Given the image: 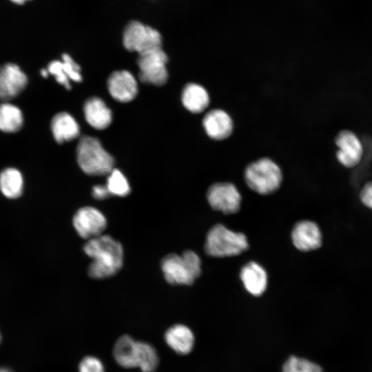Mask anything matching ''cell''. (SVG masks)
I'll list each match as a JSON object with an SVG mask.
<instances>
[{"label": "cell", "mask_w": 372, "mask_h": 372, "mask_svg": "<svg viewBox=\"0 0 372 372\" xmlns=\"http://www.w3.org/2000/svg\"><path fill=\"white\" fill-rule=\"evenodd\" d=\"M83 249L92 259L88 268V273L92 278H104L111 276L122 267L123 247L110 236L101 235L88 240Z\"/></svg>", "instance_id": "cell-1"}, {"label": "cell", "mask_w": 372, "mask_h": 372, "mask_svg": "<svg viewBox=\"0 0 372 372\" xmlns=\"http://www.w3.org/2000/svg\"><path fill=\"white\" fill-rule=\"evenodd\" d=\"M76 157L80 168L87 174L108 175L114 169L113 157L94 137H81L76 147Z\"/></svg>", "instance_id": "cell-2"}, {"label": "cell", "mask_w": 372, "mask_h": 372, "mask_svg": "<svg viewBox=\"0 0 372 372\" xmlns=\"http://www.w3.org/2000/svg\"><path fill=\"white\" fill-rule=\"evenodd\" d=\"M165 280L172 285H190L201 273V260L193 251L181 255L171 254L161 262Z\"/></svg>", "instance_id": "cell-3"}, {"label": "cell", "mask_w": 372, "mask_h": 372, "mask_svg": "<svg viewBox=\"0 0 372 372\" xmlns=\"http://www.w3.org/2000/svg\"><path fill=\"white\" fill-rule=\"evenodd\" d=\"M247 239L242 233L234 232L222 224H216L207 232L205 251L214 257L236 256L246 251Z\"/></svg>", "instance_id": "cell-4"}, {"label": "cell", "mask_w": 372, "mask_h": 372, "mask_svg": "<svg viewBox=\"0 0 372 372\" xmlns=\"http://www.w3.org/2000/svg\"><path fill=\"white\" fill-rule=\"evenodd\" d=\"M247 185L260 194L276 192L282 180L279 166L268 158H260L249 164L245 172Z\"/></svg>", "instance_id": "cell-5"}, {"label": "cell", "mask_w": 372, "mask_h": 372, "mask_svg": "<svg viewBox=\"0 0 372 372\" xmlns=\"http://www.w3.org/2000/svg\"><path fill=\"white\" fill-rule=\"evenodd\" d=\"M162 36L159 31L138 20L129 21L123 32V43L125 49L138 54L162 47Z\"/></svg>", "instance_id": "cell-6"}, {"label": "cell", "mask_w": 372, "mask_h": 372, "mask_svg": "<svg viewBox=\"0 0 372 372\" xmlns=\"http://www.w3.org/2000/svg\"><path fill=\"white\" fill-rule=\"evenodd\" d=\"M167 61V55L162 47L139 54L137 59L139 79L145 83L158 86L164 85L168 79Z\"/></svg>", "instance_id": "cell-7"}, {"label": "cell", "mask_w": 372, "mask_h": 372, "mask_svg": "<svg viewBox=\"0 0 372 372\" xmlns=\"http://www.w3.org/2000/svg\"><path fill=\"white\" fill-rule=\"evenodd\" d=\"M207 198L211 208L226 214L236 213L240 208V194L230 183L211 185L207 190Z\"/></svg>", "instance_id": "cell-8"}, {"label": "cell", "mask_w": 372, "mask_h": 372, "mask_svg": "<svg viewBox=\"0 0 372 372\" xmlns=\"http://www.w3.org/2000/svg\"><path fill=\"white\" fill-rule=\"evenodd\" d=\"M73 225L78 234L85 239L102 235L107 225L104 215L92 207L79 209L73 218Z\"/></svg>", "instance_id": "cell-9"}, {"label": "cell", "mask_w": 372, "mask_h": 372, "mask_svg": "<svg viewBox=\"0 0 372 372\" xmlns=\"http://www.w3.org/2000/svg\"><path fill=\"white\" fill-rule=\"evenodd\" d=\"M28 77L15 63L1 67L0 74V99L4 101L17 96L26 87Z\"/></svg>", "instance_id": "cell-10"}, {"label": "cell", "mask_w": 372, "mask_h": 372, "mask_svg": "<svg viewBox=\"0 0 372 372\" xmlns=\"http://www.w3.org/2000/svg\"><path fill=\"white\" fill-rule=\"evenodd\" d=\"M335 142L338 147L336 157L342 165L352 167L359 163L363 149L360 139L353 132L349 130L340 132Z\"/></svg>", "instance_id": "cell-11"}, {"label": "cell", "mask_w": 372, "mask_h": 372, "mask_svg": "<svg viewBox=\"0 0 372 372\" xmlns=\"http://www.w3.org/2000/svg\"><path fill=\"white\" fill-rule=\"evenodd\" d=\"M107 88L112 97L122 103L131 101L138 92L137 82L127 70L112 72L107 79Z\"/></svg>", "instance_id": "cell-12"}, {"label": "cell", "mask_w": 372, "mask_h": 372, "mask_svg": "<svg viewBox=\"0 0 372 372\" xmlns=\"http://www.w3.org/2000/svg\"><path fill=\"white\" fill-rule=\"evenodd\" d=\"M291 239L293 245L303 251L316 249L322 244V235L318 226L309 220H302L294 225Z\"/></svg>", "instance_id": "cell-13"}, {"label": "cell", "mask_w": 372, "mask_h": 372, "mask_svg": "<svg viewBox=\"0 0 372 372\" xmlns=\"http://www.w3.org/2000/svg\"><path fill=\"white\" fill-rule=\"evenodd\" d=\"M203 126L208 136L217 141L228 138L234 127L230 116L220 109L208 112L203 117Z\"/></svg>", "instance_id": "cell-14"}, {"label": "cell", "mask_w": 372, "mask_h": 372, "mask_svg": "<svg viewBox=\"0 0 372 372\" xmlns=\"http://www.w3.org/2000/svg\"><path fill=\"white\" fill-rule=\"evenodd\" d=\"M240 280L245 289L251 295H262L267 286V275L264 268L256 262L244 265L240 272Z\"/></svg>", "instance_id": "cell-15"}, {"label": "cell", "mask_w": 372, "mask_h": 372, "mask_svg": "<svg viewBox=\"0 0 372 372\" xmlns=\"http://www.w3.org/2000/svg\"><path fill=\"white\" fill-rule=\"evenodd\" d=\"M87 122L96 130L107 127L112 120V114L104 101L96 96L88 99L83 106Z\"/></svg>", "instance_id": "cell-16"}, {"label": "cell", "mask_w": 372, "mask_h": 372, "mask_svg": "<svg viewBox=\"0 0 372 372\" xmlns=\"http://www.w3.org/2000/svg\"><path fill=\"white\" fill-rule=\"evenodd\" d=\"M51 130L58 143L70 141L77 138L80 132L77 122L67 112L58 113L52 118Z\"/></svg>", "instance_id": "cell-17"}, {"label": "cell", "mask_w": 372, "mask_h": 372, "mask_svg": "<svg viewBox=\"0 0 372 372\" xmlns=\"http://www.w3.org/2000/svg\"><path fill=\"white\" fill-rule=\"evenodd\" d=\"M167 345L178 354L189 353L194 346L192 331L186 326L176 324L167 329L165 334Z\"/></svg>", "instance_id": "cell-18"}, {"label": "cell", "mask_w": 372, "mask_h": 372, "mask_svg": "<svg viewBox=\"0 0 372 372\" xmlns=\"http://www.w3.org/2000/svg\"><path fill=\"white\" fill-rule=\"evenodd\" d=\"M181 101L183 106L192 113H200L209 105V96L200 85L189 83L183 90Z\"/></svg>", "instance_id": "cell-19"}, {"label": "cell", "mask_w": 372, "mask_h": 372, "mask_svg": "<svg viewBox=\"0 0 372 372\" xmlns=\"http://www.w3.org/2000/svg\"><path fill=\"white\" fill-rule=\"evenodd\" d=\"M138 341L123 335L115 342L113 355L118 364L125 368L136 367Z\"/></svg>", "instance_id": "cell-20"}, {"label": "cell", "mask_w": 372, "mask_h": 372, "mask_svg": "<svg viewBox=\"0 0 372 372\" xmlns=\"http://www.w3.org/2000/svg\"><path fill=\"white\" fill-rule=\"evenodd\" d=\"M23 178L16 168L8 167L0 173V191L8 198L19 197L23 192Z\"/></svg>", "instance_id": "cell-21"}, {"label": "cell", "mask_w": 372, "mask_h": 372, "mask_svg": "<svg viewBox=\"0 0 372 372\" xmlns=\"http://www.w3.org/2000/svg\"><path fill=\"white\" fill-rule=\"evenodd\" d=\"M23 124L21 110L8 102L0 104V130L6 133L18 132Z\"/></svg>", "instance_id": "cell-22"}, {"label": "cell", "mask_w": 372, "mask_h": 372, "mask_svg": "<svg viewBox=\"0 0 372 372\" xmlns=\"http://www.w3.org/2000/svg\"><path fill=\"white\" fill-rule=\"evenodd\" d=\"M158 364L156 349L147 342L138 341L136 367L143 372H153Z\"/></svg>", "instance_id": "cell-23"}, {"label": "cell", "mask_w": 372, "mask_h": 372, "mask_svg": "<svg viewBox=\"0 0 372 372\" xmlns=\"http://www.w3.org/2000/svg\"><path fill=\"white\" fill-rule=\"evenodd\" d=\"M106 187L111 195L125 196L130 192V187L127 178L117 169H114L108 174Z\"/></svg>", "instance_id": "cell-24"}, {"label": "cell", "mask_w": 372, "mask_h": 372, "mask_svg": "<svg viewBox=\"0 0 372 372\" xmlns=\"http://www.w3.org/2000/svg\"><path fill=\"white\" fill-rule=\"evenodd\" d=\"M282 372H323L318 364L307 359L291 356L283 365Z\"/></svg>", "instance_id": "cell-25"}, {"label": "cell", "mask_w": 372, "mask_h": 372, "mask_svg": "<svg viewBox=\"0 0 372 372\" xmlns=\"http://www.w3.org/2000/svg\"><path fill=\"white\" fill-rule=\"evenodd\" d=\"M47 70L49 74L54 76L59 83L63 85L67 90L71 89L70 80L64 71L62 61H52L48 64Z\"/></svg>", "instance_id": "cell-26"}, {"label": "cell", "mask_w": 372, "mask_h": 372, "mask_svg": "<svg viewBox=\"0 0 372 372\" xmlns=\"http://www.w3.org/2000/svg\"><path fill=\"white\" fill-rule=\"evenodd\" d=\"M62 63L65 72L70 80L75 82H81L82 76L80 66L68 54L62 55Z\"/></svg>", "instance_id": "cell-27"}, {"label": "cell", "mask_w": 372, "mask_h": 372, "mask_svg": "<svg viewBox=\"0 0 372 372\" xmlns=\"http://www.w3.org/2000/svg\"><path fill=\"white\" fill-rule=\"evenodd\" d=\"M79 372H104L101 361L94 356H86L80 362Z\"/></svg>", "instance_id": "cell-28"}, {"label": "cell", "mask_w": 372, "mask_h": 372, "mask_svg": "<svg viewBox=\"0 0 372 372\" xmlns=\"http://www.w3.org/2000/svg\"><path fill=\"white\" fill-rule=\"evenodd\" d=\"M362 202L372 209V182L365 185L360 193Z\"/></svg>", "instance_id": "cell-29"}, {"label": "cell", "mask_w": 372, "mask_h": 372, "mask_svg": "<svg viewBox=\"0 0 372 372\" xmlns=\"http://www.w3.org/2000/svg\"><path fill=\"white\" fill-rule=\"evenodd\" d=\"M110 194L106 185H97L93 187L92 196L99 200L107 198Z\"/></svg>", "instance_id": "cell-30"}, {"label": "cell", "mask_w": 372, "mask_h": 372, "mask_svg": "<svg viewBox=\"0 0 372 372\" xmlns=\"http://www.w3.org/2000/svg\"><path fill=\"white\" fill-rule=\"evenodd\" d=\"M41 74L42 76L46 78V77H48V76L49 74V72H48V70L42 69L41 70Z\"/></svg>", "instance_id": "cell-31"}, {"label": "cell", "mask_w": 372, "mask_h": 372, "mask_svg": "<svg viewBox=\"0 0 372 372\" xmlns=\"http://www.w3.org/2000/svg\"><path fill=\"white\" fill-rule=\"evenodd\" d=\"M10 1L17 4H23L25 1H29V0H10Z\"/></svg>", "instance_id": "cell-32"}, {"label": "cell", "mask_w": 372, "mask_h": 372, "mask_svg": "<svg viewBox=\"0 0 372 372\" xmlns=\"http://www.w3.org/2000/svg\"><path fill=\"white\" fill-rule=\"evenodd\" d=\"M0 372H13V371L7 367H0Z\"/></svg>", "instance_id": "cell-33"}, {"label": "cell", "mask_w": 372, "mask_h": 372, "mask_svg": "<svg viewBox=\"0 0 372 372\" xmlns=\"http://www.w3.org/2000/svg\"><path fill=\"white\" fill-rule=\"evenodd\" d=\"M1 342V332H0V343Z\"/></svg>", "instance_id": "cell-34"}, {"label": "cell", "mask_w": 372, "mask_h": 372, "mask_svg": "<svg viewBox=\"0 0 372 372\" xmlns=\"http://www.w3.org/2000/svg\"><path fill=\"white\" fill-rule=\"evenodd\" d=\"M1 67L0 66V74H1Z\"/></svg>", "instance_id": "cell-35"}]
</instances>
